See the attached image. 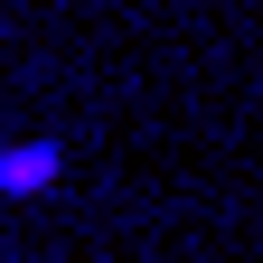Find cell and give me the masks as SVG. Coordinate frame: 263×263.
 <instances>
[{"instance_id": "6da1fadb", "label": "cell", "mask_w": 263, "mask_h": 263, "mask_svg": "<svg viewBox=\"0 0 263 263\" xmlns=\"http://www.w3.org/2000/svg\"><path fill=\"white\" fill-rule=\"evenodd\" d=\"M47 179H66V151H57V141H19V151H0V197H38Z\"/></svg>"}]
</instances>
